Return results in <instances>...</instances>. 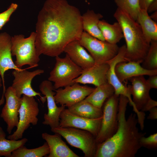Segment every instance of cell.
<instances>
[{
    "label": "cell",
    "mask_w": 157,
    "mask_h": 157,
    "mask_svg": "<svg viewBox=\"0 0 157 157\" xmlns=\"http://www.w3.org/2000/svg\"><path fill=\"white\" fill-rule=\"evenodd\" d=\"M79 9L66 0H47L39 11L35 26V46L40 56H59L83 31Z\"/></svg>",
    "instance_id": "6da1fadb"
},
{
    "label": "cell",
    "mask_w": 157,
    "mask_h": 157,
    "mask_svg": "<svg viewBox=\"0 0 157 157\" xmlns=\"http://www.w3.org/2000/svg\"><path fill=\"white\" fill-rule=\"evenodd\" d=\"M128 103L126 97L119 96L117 130L111 137L97 144L95 157H134L141 147L140 140L146 133L139 131L136 113L126 118Z\"/></svg>",
    "instance_id": "7a4b0ae2"
},
{
    "label": "cell",
    "mask_w": 157,
    "mask_h": 157,
    "mask_svg": "<svg viewBox=\"0 0 157 157\" xmlns=\"http://www.w3.org/2000/svg\"><path fill=\"white\" fill-rule=\"evenodd\" d=\"M113 16L122 27L126 41L125 60L141 63L150 44L147 41L140 26L129 15L118 8Z\"/></svg>",
    "instance_id": "3957f363"
},
{
    "label": "cell",
    "mask_w": 157,
    "mask_h": 157,
    "mask_svg": "<svg viewBox=\"0 0 157 157\" xmlns=\"http://www.w3.org/2000/svg\"><path fill=\"white\" fill-rule=\"evenodd\" d=\"M35 33L32 32L28 38L22 34L11 37V53L15 56L16 65L21 68L28 65L31 68L38 66L40 60L35 46Z\"/></svg>",
    "instance_id": "277c9868"
},
{
    "label": "cell",
    "mask_w": 157,
    "mask_h": 157,
    "mask_svg": "<svg viewBox=\"0 0 157 157\" xmlns=\"http://www.w3.org/2000/svg\"><path fill=\"white\" fill-rule=\"evenodd\" d=\"M60 134L71 146L81 150L85 157H95L97 144L95 137L89 132L72 127H61L51 129Z\"/></svg>",
    "instance_id": "5b68a950"
},
{
    "label": "cell",
    "mask_w": 157,
    "mask_h": 157,
    "mask_svg": "<svg viewBox=\"0 0 157 157\" xmlns=\"http://www.w3.org/2000/svg\"><path fill=\"white\" fill-rule=\"evenodd\" d=\"M55 66L48 80L54 83V90L73 84V81L81 74L83 69L75 64L66 54L65 56L55 57Z\"/></svg>",
    "instance_id": "8992f818"
},
{
    "label": "cell",
    "mask_w": 157,
    "mask_h": 157,
    "mask_svg": "<svg viewBox=\"0 0 157 157\" xmlns=\"http://www.w3.org/2000/svg\"><path fill=\"white\" fill-rule=\"evenodd\" d=\"M78 41L88 50L96 64L105 63L113 58L119 48L117 44L99 40L84 31Z\"/></svg>",
    "instance_id": "52a82bcc"
},
{
    "label": "cell",
    "mask_w": 157,
    "mask_h": 157,
    "mask_svg": "<svg viewBox=\"0 0 157 157\" xmlns=\"http://www.w3.org/2000/svg\"><path fill=\"white\" fill-rule=\"evenodd\" d=\"M119 97V95L114 94L105 101L102 106L101 128L95 138L97 144L111 137L117 130Z\"/></svg>",
    "instance_id": "ba28073f"
},
{
    "label": "cell",
    "mask_w": 157,
    "mask_h": 157,
    "mask_svg": "<svg viewBox=\"0 0 157 157\" xmlns=\"http://www.w3.org/2000/svg\"><path fill=\"white\" fill-rule=\"evenodd\" d=\"M39 112L38 103L34 97L23 95L21 97V103L19 110V120L16 130L8 135V139L17 140L22 138L25 131L31 124L37 125L38 121L37 117Z\"/></svg>",
    "instance_id": "9c48e42d"
},
{
    "label": "cell",
    "mask_w": 157,
    "mask_h": 157,
    "mask_svg": "<svg viewBox=\"0 0 157 157\" xmlns=\"http://www.w3.org/2000/svg\"><path fill=\"white\" fill-rule=\"evenodd\" d=\"M44 72L43 70L40 69L31 72L25 69L14 70L12 72V74L14 78L11 86L17 96L21 98L22 94L28 97L38 96L42 103H44L46 100L45 97H42L40 93L35 91L32 88L31 84L34 77Z\"/></svg>",
    "instance_id": "30bf717a"
},
{
    "label": "cell",
    "mask_w": 157,
    "mask_h": 157,
    "mask_svg": "<svg viewBox=\"0 0 157 157\" xmlns=\"http://www.w3.org/2000/svg\"><path fill=\"white\" fill-rule=\"evenodd\" d=\"M126 50V46L124 44L119 47L117 53L114 57L105 63L109 66L107 75V81L114 88V94L119 96L123 95L128 99L129 103L133 107V111L138 115L140 112L137 110L133 101L129 85L126 87L120 81L115 70V67L117 63L121 62L126 61L124 58Z\"/></svg>",
    "instance_id": "8fae6325"
},
{
    "label": "cell",
    "mask_w": 157,
    "mask_h": 157,
    "mask_svg": "<svg viewBox=\"0 0 157 157\" xmlns=\"http://www.w3.org/2000/svg\"><path fill=\"white\" fill-rule=\"evenodd\" d=\"M39 89L46 98L48 110L47 113L44 115L42 124L49 126L51 129L57 127L59 126L60 114L66 106L64 105L59 107L57 106L54 97L56 92L53 91L55 90L51 81H43L40 85Z\"/></svg>",
    "instance_id": "7c38bea8"
},
{
    "label": "cell",
    "mask_w": 157,
    "mask_h": 157,
    "mask_svg": "<svg viewBox=\"0 0 157 157\" xmlns=\"http://www.w3.org/2000/svg\"><path fill=\"white\" fill-rule=\"evenodd\" d=\"M59 126L72 127L87 131L96 137L101 128L102 116L90 119L76 115L65 108L59 116Z\"/></svg>",
    "instance_id": "4fadbf2b"
},
{
    "label": "cell",
    "mask_w": 157,
    "mask_h": 157,
    "mask_svg": "<svg viewBox=\"0 0 157 157\" xmlns=\"http://www.w3.org/2000/svg\"><path fill=\"white\" fill-rule=\"evenodd\" d=\"M94 88L81 85L75 83L55 90L54 97L56 103L68 107L84 99L94 90Z\"/></svg>",
    "instance_id": "5bb4252c"
},
{
    "label": "cell",
    "mask_w": 157,
    "mask_h": 157,
    "mask_svg": "<svg viewBox=\"0 0 157 157\" xmlns=\"http://www.w3.org/2000/svg\"><path fill=\"white\" fill-rule=\"evenodd\" d=\"M4 97L6 104L2 109L0 117L7 124V131L10 134L14 128L17 127L19 123V110L21 98L17 96L11 86L6 90Z\"/></svg>",
    "instance_id": "9a60e30c"
},
{
    "label": "cell",
    "mask_w": 157,
    "mask_h": 157,
    "mask_svg": "<svg viewBox=\"0 0 157 157\" xmlns=\"http://www.w3.org/2000/svg\"><path fill=\"white\" fill-rule=\"evenodd\" d=\"M11 37L6 32L0 33V75L3 86L2 96L0 100L4 101V94L6 90L4 75L7 71L11 69H22L17 67L13 62L11 53Z\"/></svg>",
    "instance_id": "2e32d148"
},
{
    "label": "cell",
    "mask_w": 157,
    "mask_h": 157,
    "mask_svg": "<svg viewBox=\"0 0 157 157\" xmlns=\"http://www.w3.org/2000/svg\"><path fill=\"white\" fill-rule=\"evenodd\" d=\"M109 66L107 63L94 64L83 69L81 74L73 81L83 84H91L97 87L107 82V75Z\"/></svg>",
    "instance_id": "e0dca14e"
},
{
    "label": "cell",
    "mask_w": 157,
    "mask_h": 157,
    "mask_svg": "<svg viewBox=\"0 0 157 157\" xmlns=\"http://www.w3.org/2000/svg\"><path fill=\"white\" fill-rule=\"evenodd\" d=\"M129 80L131 84L129 86L133 101L137 110L141 112L151 99L149 95L151 89L148 86L144 76L134 77Z\"/></svg>",
    "instance_id": "ac0fdd59"
},
{
    "label": "cell",
    "mask_w": 157,
    "mask_h": 157,
    "mask_svg": "<svg viewBox=\"0 0 157 157\" xmlns=\"http://www.w3.org/2000/svg\"><path fill=\"white\" fill-rule=\"evenodd\" d=\"M138 62L122 61L117 63L115 68L116 74L121 82L139 76L157 74V69L149 70L143 68Z\"/></svg>",
    "instance_id": "d6986e66"
},
{
    "label": "cell",
    "mask_w": 157,
    "mask_h": 157,
    "mask_svg": "<svg viewBox=\"0 0 157 157\" xmlns=\"http://www.w3.org/2000/svg\"><path fill=\"white\" fill-rule=\"evenodd\" d=\"M64 52L72 61L83 69L90 67L95 64L92 57L80 44L78 40H74L68 43Z\"/></svg>",
    "instance_id": "ffe728a7"
},
{
    "label": "cell",
    "mask_w": 157,
    "mask_h": 157,
    "mask_svg": "<svg viewBox=\"0 0 157 157\" xmlns=\"http://www.w3.org/2000/svg\"><path fill=\"white\" fill-rule=\"evenodd\" d=\"M42 138L47 143L50 152L48 157H79L71 150L62 140L61 136L58 133L51 135L43 133Z\"/></svg>",
    "instance_id": "44dd1931"
},
{
    "label": "cell",
    "mask_w": 157,
    "mask_h": 157,
    "mask_svg": "<svg viewBox=\"0 0 157 157\" xmlns=\"http://www.w3.org/2000/svg\"><path fill=\"white\" fill-rule=\"evenodd\" d=\"M103 17L101 14L88 9L82 15L83 31L99 40L105 41L98 26L99 22Z\"/></svg>",
    "instance_id": "7402d4cb"
},
{
    "label": "cell",
    "mask_w": 157,
    "mask_h": 157,
    "mask_svg": "<svg viewBox=\"0 0 157 157\" xmlns=\"http://www.w3.org/2000/svg\"><path fill=\"white\" fill-rule=\"evenodd\" d=\"M136 21L149 43L150 44L153 40H157V23L150 18L147 10L140 9Z\"/></svg>",
    "instance_id": "603a6c76"
},
{
    "label": "cell",
    "mask_w": 157,
    "mask_h": 157,
    "mask_svg": "<svg viewBox=\"0 0 157 157\" xmlns=\"http://www.w3.org/2000/svg\"><path fill=\"white\" fill-rule=\"evenodd\" d=\"M83 101L102 108L105 101L115 93L113 87L108 82L96 87Z\"/></svg>",
    "instance_id": "cb8c5ba5"
},
{
    "label": "cell",
    "mask_w": 157,
    "mask_h": 157,
    "mask_svg": "<svg viewBox=\"0 0 157 157\" xmlns=\"http://www.w3.org/2000/svg\"><path fill=\"white\" fill-rule=\"evenodd\" d=\"M98 26L105 41L110 43L117 44L124 38L122 27L117 22L111 24L100 20Z\"/></svg>",
    "instance_id": "d4e9b609"
},
{
    "label": "cell",
    "mask_w": 157,
    "mask_h": 157,
    "mask_svg": "<svg viewBox=\"0 0 157 157\" xmlns=\"http://www.w3.org/2000/svg\"><path fill=\"white\" fill-rule=\"evenodd\" d=\"M67 109L76 115L90 119L100 117L103 114L102 108L96 107L83 100L67 107Z\"/></svg>",
    "instance_id": "484cf974"
},
{
    "label": "cell",
    "mask_w": 157,
    "mask_h": 157,
    "mask_svg": "<svg viewBox=\"0 0 157 157\" xmlns=\"http://www.w3.org/2000/svg\"><path fill=\"white\" fill-rule=\"evenodd\" d=\"M6 134L0 126V157H10L13 151L24 145L28 139L23 138L17 140L7 139Z\"/></svg>",
    "instance_id": "4316f807"
},
{
    "label": "cell",
    "mask_w": 157,
    "mask_h": 157,
    "mask_svg": "<svg viewBox=\"0 0 157 157\" xmlns=\"http://www.w3.org/2000/svg\"><path fill=\"white\" fill-rule=\"evenodd\" d=\"M50 151L46 142L42 146L36 148L28 149L22 146L13 151L10 157H42L48 155Z\"/></svg>",
    "instance_id": "83f0119b"
},
{
    "label": "cell",
    "mask_w": 157,
    "mask_h": 157,
    "mask_svg": "<svg viewBox=\"0 0 157 157\" xmlns=\"http://www.w3.org/2000/svg\"><path fill=\"white\" fill-rule=\"evenodd\" d=\"M139 0H114L117 8L124 11L136 21L140 9Z\"/></svg>",
    "instance_id": "f1b7e54d"
},
{
    "label": "cell",
    "mask_w": 157,
    "mask_h": 157,
    "mask_svg": "<svg viewBox=\"0 0 157 157\" xmlns=\"http://www.w3.org/2000/svg\"><path fill=\"white\" fill-rule=\"evenodd\" d=\"M142 66L148 70L157 69V40L152 41Z\"/></svg>",
    "instance_id": "f546056e"
},
{
    "label": "cell",
    "mask_w": 157,
    "mask_h": 157,
    "mask_svg": "<svg viewBox=\"0 0 157 157\" xmlns=\"http://www.w3.org/2000/svg\"><path fill=\"white\" fill-rule=\"evenodd\" d=\"M141 147L148 149H156L157 147V133H155L146 137L145 136L141 137L140 140Z\"/></svg>",
    "instance_id": "4dcf8cb0"
},
{
    "label": "cell",
    "mask_w": 157,
    "mask_h": 157,
    "mask_svg": "<svg viewBox=\"0 0 157 157\" xmlns=\"http://www.w3.org/2000/svg\"><path fill=\"white\" fill-rule=\"evenodd\" d=\"M18 6L16 3H12L6 10L0 13V30L8 22L11 15L16 10Z\"/></svg>",
    "instance_id": "1f68e13d"
},
{
    "label": "cell",
    "mask_w": 157,
    "mask_h": 157,
    "mask_svg": "<svg viewBox=\"0 0 157 157\" xmlns=\"http://www.w3.org/2000/svg\"><path fill=\"white\" fill-rule=\"evenodd\" d=\"M146 80L147 84L150 89L157 88V74L149 76Z\"/></svg>",
    "instance_id": "d6a6232c"
},
{
    "label": "cell",
    "mask_w": 157,
    "mask_h": 157,
    "mask_svg": "<svg viewBox=\"0 0 157 157\" xmlns=\"http://www.w3.org/2000/svg\"><path fill=\"white\" fill-rule=\"evenodd\" d=\"M157 101L152 99L151 98L147 102L146 105L141 111V112H144L145 111H149L152 108L157 106Z\"/></svg>",
    "instance_id": "836d02e7"
},
{
    "label": "cell",
    "mask_w": 157,
    "mask_h": 157,
    "mask_svg": "<svg viewBox=\"0 0 157 157\" xmlns=\"http://www.w3.org/2000/svg\"><path fill=\"white\" fill-rule=\"evenodd\" d=\"M154 0H139V4L141 9H147L151 3Z\"/></svg>",
    "instance_id": "e575fe53"
},
{
    "label": "cell",
    "mask_w": 157,
    "mask_h": 157,
    "mask_svg": "<svg viewBox=\"0 0 157 157\" xmlns=\"http://www.w3.org/2000/svg\"><path fill=\"white\" fill-rule=\"evenodd\" d=\"M149 113L147 117V119L155 120L157 119V107H154L149 110Z\"/></svg>",
    "instance_id": "d590c367"
},
{
    "label": "cell",
    "mask_w": 157,
    "mask_h": 157,
    "mask_svg": "<svg viewBox=\"0 0 157 157\" xmlns=\"http://www.w3.org/2000/svg\"><path fill=\"white\" fill-rule=\"evenodd\" d=\"M157 11V0H154L150 5L147 11L148 13H151Z\"/></svg>",
    "instance_id": "8d00e7d4"
},
{
    "label": "cell",
    "mask_w": 157,
    "mask_h": 157,
    "mask_svg": "<svg viewBox=\"0 0 157 157\" xmlns=\"http://www.w3.org/2000/svg\"><path fill=\"white\" fill-rule=\"evenodd\" d=\"M150 18L153 20L157 22V11H155L151 16Z\"/></svg>",
    "instance_id": "74e56055"
},
{
    "label": "cell",
    "mask_w": 157,
    "mask_h": 157,
    "mask_svg": "<svg viewBox=\"0 0 157 157\" xmlns=\"http://www.w3.org/2000/svg\"><path fill=\"white\" fill-rule=\"evenodd\" d=\"M2 85H3L2 80L0 75V88Z\"/></svg>",
    "instance_id": "f35d334b"
}]
</instances>
